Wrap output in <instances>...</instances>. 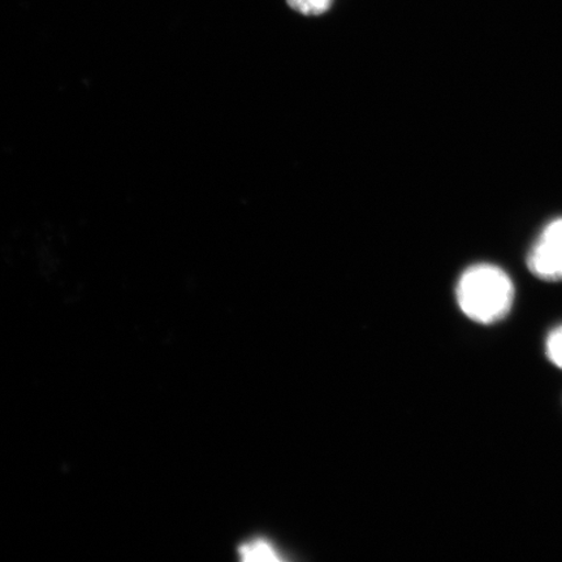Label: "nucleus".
Returning <instances> with one entry per match:
<instances>
[{"instance_id": "f257e3e1", "label": "nucleus", "mask_w": 562, "mask_h": 562, "mask_svg": "<svg viewBox=\"0 0 562 562\" xmlns=\"http://www.w3.org/2000/svg\"><path fill=\"white\" fill-rule=\"evenodd\" d=\"M456 294L462 313L469 319L481 325H494L512 312L516 288L501 267L480 263L462 273Z\"/></svg>"}, {"instance_id": "f03ea898", "label": "nucleus", "mask_w": 562, "mask_h": 562, "mask_svg": "<svg viewBox=\"0 0 562 562\" xmlns=\"http://www.w3.org/2000/svg\"><path fill=\"white\" fill-rule=\"evenodd\" d=\"M527 269L548 283L562 281V216L540 231L526 257Z\"/></svg>"}, {"instance_id": "7ed1b4c3", "label": "nucleus", "mask_w": 562, "mask_h": 562, "mask_svg": "<svg viewBox=\"0 0 562 562\" xmlns=\"http://www.w3.org/2000/svg\"><path fill=\"white\" fill-rule=\"evenodd\" d=\"M241 559L244 561H280L278 551L266 540H252L240 548Z\"/></svg>"}, {"instance_id": "20e7f679", "label": "nucleus", "mask_w": 562, "mask_h": 562, "mask_svg": "<svg viewBox=\"0 0 562 562\" xmlns=\"http://www.w3.org/2000/svg\"><path fill=\"white\" fill-rule=\"evenodd\" d=\"M292 10L305 16H318L331 9L334 0H286Z\"/></svg>"}, {"instance_id": "39448f33", "label": "nucleus", "mask_w": 562, "mask_h": 562, "mask_svg": "<svg viewBox=\"0 0 562 562\" xmlns=\"http://www.w3.org/2000/svg\"><path fill=\"white\" fill-rule=\"evenodd\" d=\"M546 356L548 360L562 370V325L553 328L546 339Z\"/></svg>"}]
</instances>
